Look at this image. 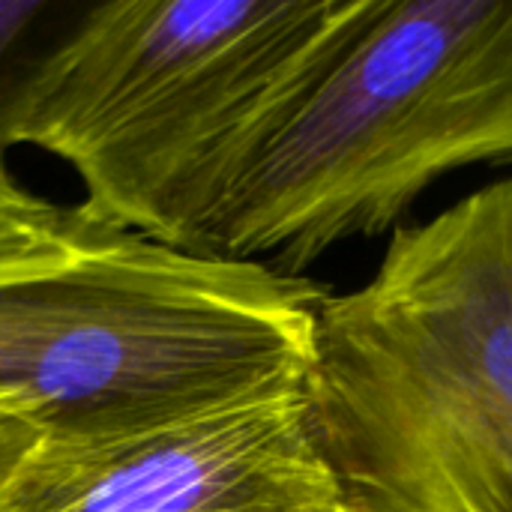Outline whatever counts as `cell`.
<instances>
[{"label": "cell", "mask_w": 512, "mask_h": 512, "mask_svg": "<svg viewBox=\"0 0 512 512\" xmlns=\"http://www.w3.org/2000/svg\"><path fill=\"white\" fill-rule=\"evenodd\" d=\"M33 441H36V435L21 420H15L12 414L0 411V480L33 447Z\"/></svg>", "instance_id": "ba28073f"}, {"label": "cell", "mask_w": 512, "mask_h": 512, "mask_svg": "<svg viewBox=\"0 0 512 512\" xmlns=\"http://www.w3.org/2000/svg\"><path fill=\"white\" fill-rule=\"evenodd\" d=\"M357 0H99L30 147L78 174V213L192 249L243 138L309 69Z\"/></svg>", "instance_id": "277c9868"}, {"label": "cell", "mask_w": 512, "mask_h": 512, "mask_svg": "<svg viewBox=\"0 0 512 512\" xmlns=\"http://www.w3.org/2000/svg\"><path fill=\"white\" fill-rule=\"evenodd\" d=\"M303 405L342 512H512V174L321 297Z\"/></svg>", "instance_id": "7a4b0ae2"}, {"label": "cell", "mask_w": 512, "mask_h": 512, "mask_svg": "<svg viewBox=\"0 0 512 512\" xmlns=\"http://www.w3.org/2000/svg\"><path fill=\"white\" fill-rule=\"evenodd\" d=\"M0 512H342L303 390L99 441H33Z\"/></svg>", "instance_id": "5b68a950"}, {"label": "cell", "mask_w": 512, "mask_h": 512, "mask_svg": "<svg viewBox=\"0 0 512 512\" xmlns=\"http://www.w3.org/2000/svg\"><path fill=\"white\" fill-rule=\"evenodd\" d=\"M99 0H0V174L30 144L42 102Z\"/></svg>", "instance_id": "8992f818"}, {"label": "cell", "mask_w": 512, "mask_h": 512, "mask_svg": "<svg viewBox=\"0 0 512 512\" xmlns=\"http://www.w3.org/2000/svg\"><path fill=\"white\" fill-rule=\"evenodd\" d=\"M321 291L264 264L93 228L0 270V411L99 441L303 390Z\"/></svg>", "instance_id": "3957f363"}, {"label": "cell", "mask_w": 512, "mask_h": 512, "mask_svg": "<svg viewBox=\"0 0 512 512\" xmlns=\"http://www.w3.org/2000/svg\"><path fill=\"white\" fill-rule=\"evenodd\" d=\"M480 162H512V0H357L222 168L192 252L297 276Z\"/></svg>", "instance_id": "6da1fadb"}, {"label": "cell", "mask_w": 512, "mask_h": 512, "mask_svg": "<svg viewBox=\"0 0 512 512\" xmlns=\"http://www.w3.org/2000/svg\"><path fill=\"white\" fill-rule=\"evenodd\" d=\"M93 228L96 225L78 210L63 213L18 189L6 171L0 174V270L54 258L84 240Z\"/></svg>", "instance_id": "52a82bcc"}]
</instances>
